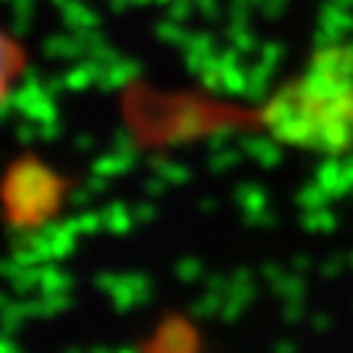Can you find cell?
<instances>
[{
	"label": "cell",
	"instance_id": "cell-1",
	"mask_svg": "<svg viewBox=\"0 0 353 353\" xmlns=\"http://www.w3.org/2000/svg\"><path fill=\"white\" fill-rule=\"evenodd\" d=\"M26 50L19 39L8 34L6 29H0V105L19 84L21 74L26 71Z\"/></svg>",
	"mask_w": 353,
	"mask_h": 353
}]
</instances>
